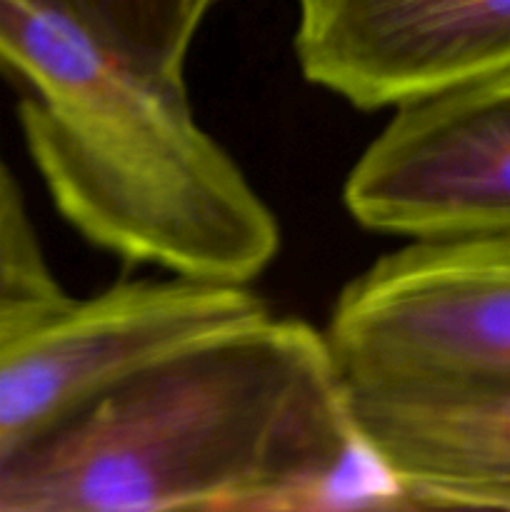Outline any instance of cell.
I'll return each instance as SVG.
<instances>
[{"label":"cell","mask_w":510,"mask_h":512,"mask_svg":"<svg viewBox=\"0 0 510 512\" xmlns=\"http://www.w3.org/2000/svg\"><path fill=\"white\" fill-rule=\"evenodd\" d=\"M405 508L325 333L255 315L133 365L0 458V512Z\"/></svg>","instance_id":"cell-1"},{"label":"cell","mask_w":510,"mask_h":512,"mask_svg":"<svg viewBox=\"0 0 510 512\" xmlns=\"http://www.w3.org/2000/svg\"><path fill=\"white\" fill-rule=\"evenodd\" d=\"M268 313L248 285L133 280L68 298L0 335V458L133 365L223 325Z\"/></svg>","instance_id":"cell-4"},{"label":"cell","mask_w":510,"mask_h":512,"mask_svg":"<svg viewBox=\"0 0 510 512\" xmlns=\"http://www.w3.org/2000/svg\"><path fill=\"white\" fill-rule=\"evenodd\" d=\"M345 380L510 373V238L413 240L350 280L325 330Z\"/></svg>","instance_id":"cell-3"},{"label":"cell","mask_w":510,"mask_h":512,"mask_svg":"<svg viewBox=\"0 0 510 512\" xmlns=\"http://www.w3.org/2000/svg\"><path fill=\"white\" fill-rule=\"evenodd\" d=\"M68 298L33 228L23 193L0 153V335Z\"/></svg>","instance_id":"cell-9"},{"label":"cell","mask_w":510,"mask_h":512,"mask_svg":"<svg viewBox=\"0 0 510 512\" xmlns=\"http://www.w3.org/2000/svg\"><path fill=\"white\" fill-rule=\"evenodd\" d=\"M295 58L355 108H400L508 70L510 0H300Z\"/></svg>","instance_id":"cell-6"},{"label":"cell","mask_w":510,"mask_h":512,"mask_svg":"<svg viewBox=\"0 0 510 512\" xmlns=\"http://www.w3.org/2000/svg\"><path fill=\"white\" fill-rule=\"evenodd\" d=\"M345 393L405 508L510 510V373L345 380Z\"/></svg>","instance_id":"cell-7"},{"label":"cell","mask_w":510,"mask_h":512,"mask_svg":"<svg viewBox=\"0 0 510 512\" xmlns=\"http://www.w3.org/2000/svg\"><path fill=\"white\" fill-rule=\"evenodd\" d=\"M343 200L383 235L510 238V68L395 108Z\"/></svg>","instance_id":"cell-5"},{"label":"cell","mask_w":510,"mask_h":512,"mask_svg":"<svg viewBox=\"0 0 510 512\" xmlns=\"http://www.w3.org/2000/svg\"><path fill=\"white\" fill-rule=\"evenodd\" d=\"M0 75L60 215L178 278L248 285L280 250L273 210L195 120L185 80L120 60L43 0H0Z\"/></svg>","instance_id":"cell-2"},{"label":"cell","mask_w":510,"mask_h":512,"mask_svg":"<svg viewBox=\"0 0 510 512\" xmlns=\"http://www.w3.org/2000/svg\"><path fill=\"white\" fill-rule=\"evenodd\" d=\"M140 73L183 80L195 35L218 0H43Z\"/></svg>","instance_id":"cell-8"}]
</instances>
